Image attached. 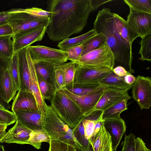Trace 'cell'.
<instances>
[{
	"mask_svg": "<svg viewBox=\"0 0 151 151\" xmlns=\"http://www.w3.org/2000/svg\"><path fill=\"white\" fill-rule=\"evenodd\" d=\"M11 109L14 113L20 110L31 111H39L33 94L30 92L21 90L18 91L13 99Z\"/></svg>",
	"mask_w": 151,
	"mask_h": 151,
	"instance_id": "obj_18",
	"label": "cell"
},
{
	"mask_svg": "<svg viewBox=\"0 0 151 151\" xmlns=\"http://www.w3.org/2000/svg\"><path fill=\"white\" fill-rule=\"evenodd\" d=\"M77 64L75 62L73 61L60 64V66L64 72L66 86L73 83Z\"/></svg>",
	"mask_w": 151,
	"mask_h": 151,
	"instance_id": "obj_35",
	"label": "cell"
},
{
	"mask_svg": "<svg viewBox=\"0 0 151 151\" xmlns=\"http://www.w3.org/2000/svg\"><path fill=\"white\" fill-rule=\"evenodd\" d=\"M114 56L106 42L98 48L81 57L76 63L86 66H104L113 69L114 66Z\"/></svg>",
	"mask_w": 151,
	"mask_h": 151,
	"instance_id": "obj_7",
	"label": "cell"
},
{
	"mask_svg": "<svg viewBox=\"0 0 151 151\" xmlns=\"http://www.w3.org/2000/svg\"><path fill=\"white\" fill-rule=\"evenodd\" d=\"M129 9L126 22L131 28L141 38L151 33V14Z\"/></svg>",
	"mask_w": 151,
	"mask_h": 151,
	"instance_id": "obj_12",
	"label": "cell"
},
{
	"mask_svg": "<svg viewBox=\"0 0 151 151\" xmlns=\"http://www.w3.org/2000/svg\"><path fill=\"white\" fill-rule=\"evenodd\" d=\"M137 137L134 134L126 135L121 151H137Z\"/></svg>",
	"mask_w": 151,
	"mask_h": 151,
	"instance_id": "obj_39",
	"label": "cell"
},
{
	"mask_svg": "<svg viewBox=\"0 0 151 151\" xmlns=\"http://www.w3.org/2000/svg\"><path fill=\"white\" fill-rule=\"evenodd\" d=\"M47 27L34 28L19 33L14 35L12 38L14 54L33 43L41 41L46 32Z\"/></svg>",
	"mask_w": 151,
	"mask_h": 151,
	"instance_id": "obj_10",
	"label": "cell"
},
{
	"mask_svg": "<svg viewBox=\"0 0 151 151\" xmlns=\"http://www.w3.org/2000/svg\"><path fill=\"white\" fill-rule=\"evenodd\" d=\"M82 122L84 129L85 137L89 140L93 134L96 120L84 119Z\"/></svg>",
	"mask_w": 151,
	"mask_h": 151,
	"instance_id": "obj_42",
	"label": "cell"
},
{
	"mask_svg": "<svg viewBox=\"0 0 151 151\" xmlns=\"http://www.w3.org/2000/svg\"><path fill=\"white\" fill-rule=\"evenodd\" d=\"M83 45H81L71 48L67 51L68 54L67 60H70L76 62L81 57L83 51Z\"/></svg>",
	"mask_w": 151,
	"mask_h": 151,
	"instance_id": "obj_40",
	"label": "cell"
},
{
	"mask_svg": "<svg viewBox=\"0 0 151 151\" xmlns=\"http://www.w3.org/2000/svg\"><path fill=\"white\" fill-rule=\"evenodd\" d=\"M9 16L7 11L0 12V26L8 24Z\"/></svg>",
	"mask_w": 151,
	"mask_h": 151,
	"instance_id": "obj_46",
	"label": "cell"
},
{
	"mask_svg": "<svg viewBox=\"0 0 151 151\" xmlns=\"http://www.w3.org/2000/svg\"><path fill=\"white\" fill-rule=\"evenodd\" d=\"M97 34L95 30L92 29L87 32L77 37L64 39L60 41L57 46L60 50L66 51L71 48L83 45Z\"/></svg>",
	"mask_w": 151,
	"mask_h": 151,
	"instance_id": "obj_23",
	"label": "cell"
},
{
	"mask_svg": "<svg viewBox=\"0 0 151 151\" xmlns=\"http://www.w3.org/2000/svg\"><path fill=\"white\" fill-rule=\"evenodd\" d=\"M124 1L134 11L151 14V0H124Z\"/></svg>",
	"mask_w": 151,
	"mask_h": 151,
	"instance_id": "obj_31",
	"label": "cell"
},
{
	"mask_svg": "<svg viewBox=\"0 0 151 151\" xmlns=\"http://www.w3.org/2000/svg\"><path fill=\"white\" fill-rule=\"evenodd\" d=\"M8 126L5 124L0 123V131L6 130Z\"/></svg>",
	"mask_w": 151,
	"mask_h": 151,
	"instance_id": "obj_50",
	"label": "cell"
},
{
	"mask_svg": "<svg viewBox=\"0 0 151 151\" xmlns=\"http://www.w3.org/2000/svg\"><path fill=\"white\" fill-rule=\"evenodd\" d=\"M128 91L106 87L91 113L96 111L102 112L123 99H130L131 97L129 96Z\"/></svg>",
	"mask_w": 151,
	"mask_h": 151,
	"instance_id": "obj_14",
	"label": "cell"
},
{
	"mask_svg": "<svg viewBox=\"0 0 151 151\" xmlns=\"http://www.w3.org/2000/svg\"><path fill=\"white\" fill-rule=\"evenodd\" d=\"M43 129L51 139H55L70 145L77 150L85 149L74 137L72 129L62 121L51 106L45 105Z\"/></svg>",
	"mask_w": 151,
	"mask_h": 151,
	"instance_id": "obj_3",
	"label": "cell"
},
{
	"mask_svg": "<svg viewBox=\"0 0 151 151\" xmlns=\"http://www.w3.org/2000/svg\"><path fill=\"white\" fill-rule=\"evenodd\" d=\"M28 47L23 48L17 53L20 72V90L31 92L29 88L30 72L28 60L29 54Z\"/></svg>",
	"mask_w": 151,
	"mask_h": 151,
	"instance_id": "obj_20",
	"label": "cell"
},
{
	"mask_svg": "<svg viewBox=\"0 0 151 151\" xmlns=\"http://www.w3.org/2000/svg\"><path fill=\"white\" fill-rule=\"evenodd\" d=\"M37 75L40 89L42 96L45 99L50 101L54 96L56 91L55 89L53 86L45 81L40 76Z\"/></svg>",
	"mask_w": 151,
	"mask_h": 151,
	"instance_id": "obj_34",
	"label": "cell"
},
{
	"mask_svg": "<svg viewBox=\"0 0 151 151\" xmlns=\"http://www.w3.org/2000/svg\"><path fill=\"white\" fill-rule=\"evenodd\" d=\"M136 77L130 73L128 72L127 74L124 76L125 82L129 85H132L135 81Z\"/></svg>",
	"mask_w": 151,
	"mask_h": 151,
	"instance_id": "obj_48",
	"label": "cell"
},
{
	"mask_svg": "<svg viewBox=\"0 0 151 151\" xmlns=\"http://www.w3.org/2000/svg\"><path fill=\"white\" fill-rule=\"evenodd\" d=\"M7 12L9 14L8 24L12 28L14 35L34 28L47 27L50 21V17L32 14L26 12L25 9H12Z\"/></svg>",
	"mask_w": 151,
	"mask_h": 151,
	"instance_id": "obj_5",
	"label": "cell"
},
{
	"mask_svg": "<svg viewBox=\"0 0 151 151\" xmlns=\"http://www.w3.org/2000/svg\"><path fill=\"white\" fill-rule=\"evenodd\" d=\"M14 113L16 120L31 130L43 129L45 115L39 111H31L20 110Z\"/></svg>",
	"mask_w": 151,
	"mask_h": 151,
	"instance_id": "obj_17",
	"label": "cell"
},
{
	"mask_svg": "<svg viewBox=\"0 0 151 151\" xmlns=\"http://www.w3.org/2000/svg\"><path fill=\"white\" fill-rule=\"evenodd\" d=\"M113 70V69L106 66H86L78 64L73 83L78 84L99 83L101 80Z\"/></svg>",
	"mask_w": 151,
	"mask_h": 151,
	"instance_id": "obj_6",
	"label": "cell"
},
{
	"mask_svg": "<svg viewBox=\"0 0 151 151\" xmlns=\"http://www.w3.org/2000/svg\"><path fill=\"white\" fill-rule=\"evenodd\" d=\"M139 44L140 47L139 54L141 57L139 58L142 61L147 60L150 62L151 60V33L142 38Z\"/></svg>",
	"mask_w": 151,
	"mask_h": 151,
	"instance_id": "obj_32",
	"label": "cell"
},
{
	"mask_svg": "<svg viewBox=\"0 0 151 151\" xmlns=\"http://www.w3.org/2000/svg\"><path fill=\"white\" fill-rule=\"evenodd\" d=\"M0 117L8 126L13 124L16 121L14 113L7 109H0Z\"/></svg>",
	"mask_w": 151,
	"mask_h": 151,
	"instance_id": "obj_41",
	"label": "cell"
},
{
	"mask_svg": "<svg viewBox=\"0 0 151 151\" xmlns=\"http://www.w3.org/2000/svg\"><path fill=\"white\" fill-rule=\"evenodd\" d=\"M113 71L117 76L121 77L125 76L128 73L124 68L121 66H118L114 68Z\"/></svg>",
	"mask_w": 151,
	"mask_h": 151,
	"instance_id": "obj_47",
	"label": "cell"
},
{
	"mask_svg": "<svg viewBox=\"0 0 151 151\" xmlns=\"http://www.w3.org/2000/svg\"><path fill=\"white\" fill-rule=\"evenodd\" d=\"M6 133V130L0 131V142Z\"/></svg>",
	"mask_w": 151,
	"mask_h": 151,
	"instance_id": "obj_51",
	"label": "cell"
},
{
	"mask_svg": "<svg viewBox=\"0 0 151 151\" xmlns=\"http://www.w3.org/2000/svg\"><path fill=\"white\" fill-rule=\"evenodd\" d=\"M48 151H77L74 147L55 139H51Z\"/></svg>",
	"mask_w": 151,
	"mask_h": 151,
	"instance_id": "obj_38",
	"label": "cell"
},
{
	"mask_svg": "<svg viewBox=\"0 0 151 151\" xmlns=\"http://www.w3.org/2000/svg\"><path fill=\"white\" fill-rule=\"evenodd\" d=\"M106 37L102 33H97L83 45L81 56L99 48L106 42Z\"/></svg>",
	"mask_w": 151,
	"mask_h": 151,
	"instance_id": "obj_30",
	"label": "cell"
},
{
	"mask_svg": "<svg viewBox=\"0 0 151 151\" xmlns=\"http://www.w3.org/2000/svg\"><path fill=\"white\" fill-rule=\"evenodd\" d=\"M102 86L128 91L130 89L132 85L127 83L124 80V76H119L116 75L112 70L99 83Z\"/></svg>",
	"mask_w": 151,
	"mask_h": 151,
	"instance_id": "obj_24",
	"label": "cell"
},
{
	"mask_svg": "<svg viewBox=\"0 0 151 151\" xmlns=\"http://www.w3.org/2000/svg\"><path fill=\"white\" fill-rule=\"evenodd\" d=\"M12 37L9 36H0V54L11 59L14 54Z\"/></svg>",
	"mask_w": 151,
	"mask_h": 151,
	"instance_id": "obj_33",
	"label": "cell"
},
{
	"mask_svg": "<svg viewBox=\"0 0 151 151\" xmlns=\"http://www.w3.org/2000/svg\"><path fill=\"white\" fill-rule=\"evenodd\" d=\"M28 60L30 72V91L35 98L39 111L43 115H45V105L46 103L45 99L43 97L41 93L34 64L31 58L30 54Z\"/></svg>",
	"mask_w": 151,
	"mask_h": 151,
	"instance_id": "obj_19",
	"label": "cell"
},
{
	"mask_svg": "<svg viewBox=\"0 0 151 151\" xmlns=\"http://www.w3.org/2000/svg\"><path fill=\"white\" fill-rule=\"evenodd\" d=\"M88 141L93 151H113L111 137L104 125Z\"/></svg>",
	"mask_w": 151,
	"mask_h": 151,
	"instance_id": "obj_21",
	"label": "cell"
},
{
	"mask_svg": "<svg viewBox=\"0 0 151 151\" xmlns=\"http://www.w3.org/2000/svg\"><path fill=\"white\" fill-rule=\"evenodd\" d=\"M0 123L5 124L1 117H0Z\"/></svg>",
	"mask_w": 151,
	"mask_h": 151,
	"instance_id": "obj_54",
	"label": "cell"
},
{
	"mask_svg": "<svg viewBox=\"0 0 151 151\" xmlns=\"http://www.w3.org/2000/svg\"><path fill=\"white\" fill-rule=\"evenodd\" d=\"M0 109H6L4 105V104L0 101Z\"/></svg>",
	"mask_w": 151,
	"mask_h": 151,
	"instance_id": "obj_52",
	"label": "cell"
},
{
	"mask_svg": "<svg viewBox=\"0 0 151 151\" xmlns=\"http://www.w3.org/2000/svg\"><path fill=\"white\" fill-rule=\"evenodd\" d=\"M32 131L16 120L14 125L6 132L0 142L28 144L29 134Z\"/></svg>",
	"mask_w": 151,
	"mask_h": 151,
	"instance_id": "obj_15",
	"label": "cell"
},
{
	"mask_svg": "<svg viewBox=\"0 0 151 151\" xmlns=\"http://www.w3.org/2000/svg\"><path fill=\"white\" fill-rule=\"evenodd\" d=\"M10 59V58H8L0 54V66L4 63L9 61Z\"/></svg>",
	"mask_w": 151,
	"mask_h": 151,
	"instance_id": "obj_49",
	"label": "cell"
},
{
	"mask_svg": "<svg viewBox=\"0 0 151 151\" xmlns=\"http://www.w3.org/2000/svg\"><path fill=\"white\" fill-rule=\"evenodd\" d=\"M106 87L102 86L95 91L81 96L73 94L68 90L66 88L62 90L78 105L85 118L91 113Z\"/></svg>",
	"mask_w": 151,
	"mask_h": 151,
	"instance_id": "obj_11",
	"label": "cell"
},
{
	"mask_svg": "<svg viewBox=\"0 0 151 151\" xmlns=\"http://www.w3.org/2000/svg\"><path fill=\"white\" fill-rule=\"evenodd\" d=\"M14 35L12 29L8 24L0 26V36H8L12 38Z\"/></svg>",
	"mask_w": 151,
	"mask_h": 151,
	"instance_id": "obj_43",
	"label": "cell"
},
{
	"mask_svg": "<svg viewBox=\"0 0 151 151\" xmlns=\"http://www.w3.org/2000/svg\"><path fill=\"white\" fill-rule=\"evenodd\" d=\"M129 99L128 98L123 99L102 112L103 119L105 120L120 117L121 113L128 109L127 103Z\"/></svg>",
	"mask_w": 151,
	"mask_h": 151,
	"instance_id": "obj_26",
	"label": "cell"
},
{
	"mask_svg": "<svg viewBox=\"0 0 151 151\" xmlns=\"http://www.w3.org/2000/svg\"><path fill=\"white\" fill-rule=\"evenodd\" d=\"M0 151H5L4 147L2 145H0Z\"/></svg>",
	"mask_w": 151,
	"mask_h": 151,
	"instance_id": "obj_53",
	"label": "cell"
},
{
	"mask_svg": "<svg viewBox=\"0 0 151 151\" xmlns=\"http://www.w3.org/2000/svg\"><path fill=\"white\" fill-rule=\"evenodd\" d=\"M97 33H102L107 38L106 41L114 56V66L124 68L127 72L134 73L132 48L123 39L117 31L113 13L109 9L103 8L99 11L93 23Z\"/></svg>",
	"mask_w": 151,
	"mask_h": 151,
	"instance_id": "obj_2",
	"label": "cell"
},
{
	"mask_svg": "<svg viewBox=\"0 0 151 151\" xmlns=\"http://www.w3.org/2000/svg\"><path fill=\"white\" fill-rule=\"evenodd\" d=\"M137 151H151L147 147L145 143L140 138H137Z\"/></svg>",
	"mask_w": 151,
	"mask_h": 151,
	"instance_id": "obj_45",
	"label": "cell"
},
{
	"mask_svg": "<svg viewBox=\"0 0 151 151\" xmlns=\"http://www.w3.org/2000/svg\"><path fill=\"white\" fill-rule=\"evenodd\" d=\"M112 1V0H90L91 7V13L96 10L101 6Z\"/></svg>",
	"mask_w": 151,
	"mask_h": 151,
	"instance_id": "obj_44",
	"label": "cell"
},
{
	"mask_svg": "<svg viewBox=\"0 0 151 151\" xmlns=\"http://www.w3.org/2000/svg\"><path fill=\"white\" fill-rule=\"evenodd\" d=\"M51 139L47 132L43 129L32 130L29 134L28 144L33 146L37 150L41 148L42 142L50 143Z\"/></svg>",
	"mask_w": 151,
	"mask_h": 151,
	"instance_id": "obj_28",
	"label": "cell"
},
{
	"mask_svg": "<svg viewBox=\"0 0 151 151\" xmlns=\"http://www.w3.org/2000/svg\"><path fill=\"white\" fill-rule=\"evenodd\" d=\"M113 15L117 31L126 43L132 48L133 41L139 37V35L124 18L116 13H113Z\"/></svg>",
	"mask_w": 151,
	"mask_h": 151,
	"instance_id": "obj_22",
	"label": "cell"
},
{
	"mask_svg": "<svg viewBox=\"0 0 151 151\" xmlns=\"http://www.w3.org/2000/svg\"><path fill=\"white\" fill-rule=\"evenodd\" d=\"M103 86L99 83L78 84L72 83L66 86L67 89L70 92L78 96L87 95L98 90Z\"/></svg>",
	"mask_w": 151,
	"mask_h": 151,
	"instance_id": "obj_27",
	"label": "cell"
},
{
	"mask_svg": "<svg viewBox=\"0 0 151 151\" xmlns=\"http://www.w3.org/2000/svg\"><path fill=\"white\" fill-rule=\"evenodd\" d=\"M133 99L141 110L149 109L151 106V78L138 76L132 87Z\"/></svg>",
	"mask_w": 151,
	"mask_h": 151,
	"instance_id": "obj_9",
	"label": "cell"
},
{
	"mask_svg": "<svg viewBox=\"0 0 151 151\" xmlns=\"http://www.w3.org/2000/svg\"><path fill=\"white\" fill-rule=\"evenodd\" d=\"M34 64L37 74L55 88L54 73L55 64L44 62Z\"/></svg>",
	"mask_w": 151,
	"mask_h": 151,
	"instance_id": "obj_25",
	"label": "cell"
},
{
	"mask_svg": "<svg viewBox=\"0 0 151 151\" xmlns=\"http://www.w3.org/2000/svg\"><path fill=\"white\" fill-rule=\"evenodd\" d=\"M72 130L73 135L76 139L84 149H86L90 143L88 140L85 137L82 122Z\"/></svg>",
	"mask_w": 151,
	"mask_h": 151,
	"instance_id": "obj_37",
	"label": "cell"
},
{
	"mask_svg": "<svg viewBox=\"0 0 151 151\" xmlns=\"http://www.w3.org/2000/svg\"><path fill=\"white\" fill-rule=\"evenodd\" d=\"M28 49L34 63L44 62L57 64L68 60V53L60 49L42 45L30 46Z\"/></svg>",
	"mask_w": 151,
	"mask_h": 151,
	"instance_id": "obj_8",
	"label": "cell"
},
{
	"mask_svg": "<svg viewBox=\"0 0 151 151\" xmlns=\"http://www.w3.org/2000/svg\"><path fill=\"white\" fill-rule=\"evenodd\" d=\"M104 126L111 137L112 150L116 151L125 133V123L120 117L104 120Z\"/></svg>",
	"mask_w": 151,
	"mask_h": 151,
	"instance_id": "obj_16",
	"label": "cell"
},
{
	"mask_svg": "<svg viewBox=\"0 0 151 151\" xmlns=\"http://www.w3.org/2000/svg\"><path fill=\"white\" fill-rule=\"evenodd\" d=\"M8 69L17 91L20 90L21 80L17 53L13 54L9 60Z\"/></svg>",
	"mask_w": 151,
	"mask_h": 151,
	"instance_id": "obj_29",
	"label": "cell"
},
{
	"mask_svg": "<svg viewBox=\"0 0 151 151\" xmlns=\"http://www.w3.org/2000/svg\"><path fill=\"white\" fill-rule=\"evenodd\" d=\"M51 106L60 119L71 129L85 118L80 108L62 90H56Z\"/></svg>",
	"mask_w": 151,
	"mask_h": 151,
	"instance_id": "obj_4",
	"label": "cell"
},
{
	"mask_svg": "<svg viewBox=\"0 0 151 151\" xmlns=\"http://www.w3.org/2000/svg\"><path fill=\"white\" fill-rule=\"evenodd\" d=\"M54 82L56 90H63L66 88L64 72L60 64H55L54 73Z\"/></svg>",
	"mask_w": 151,
	"mask_h": 151,
	"instance_id": "obj_36",
	"label": "cell"
},
{
	"mask_svg": "<svg viewBox=\"0 0 151 151\" xmlns=\"http://www.w3.org/2000/svg\"><path fill=\"white\" fill-rule=\"evenodd\" d=\"M47 4L50 15L46 32L52 41L69 38L87 24L91 10L90 0H50Z\"/></svg>",
	"mask_w": 151,
	"mask_h": 151,
	"instance_id": "obj_1",
	"label": "cell"
},
{
	"mask_svg": "<svg viewBox=\"0 0 151 151\" xmlns=\"http://www.w3.org/2000/svg\"><path fill=\"white\" fill-rule=\"evenodd\" d=\"M10 60L0 66V101L7 104L14 99L17 91L8 69Z\"/></svg>",
	"mask_w": 151,
	"mask_h": 151,
	"instance_id": "obj_13",
	"label": "cell"
}]
</instances>
